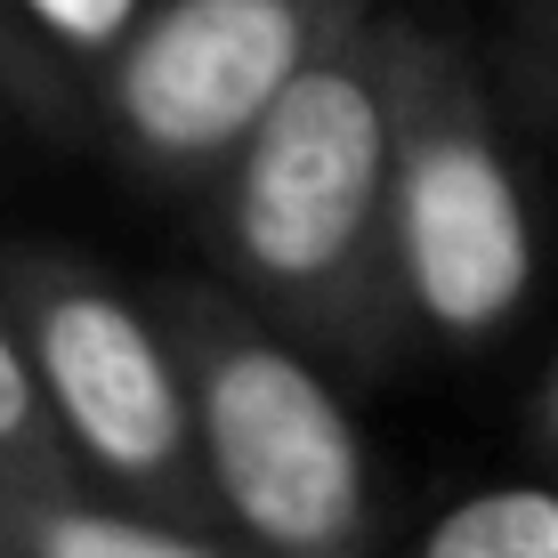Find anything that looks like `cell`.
<instances>
[{
    "label": "cell",
    "instance_id": "30bf717a",
    "mask_svg": "<svg viewBox=\"0 0 558 558\" xmlns=\"http://www.w3.org/2000/svg\"><path fill=\"white\" fill-rule=\"evenodd\" d=\"M494 82H502L518 122L558 130V0H518L510 9L502 49H494Z\"/></svg>",
    "mask_w": 558,
    "mask_h": 558
},
{
    "label": "cell",
    "instance_id": "8992f818",
    "mask_svg": "<svg viewBox=\"0 0 558 558\" xmlns=\"http://www.w3.org/2000/svg\"><path fill=\"white\" fill-rule=\"evenodd\" d=\"M0 558H252L219 526L154 518L82 477H0Z\"/></svg>",
    "mask_w": 558,
    "mask_h": 558
},
{
    "label": "cell",
    "instance_id": "5b68a950",
    "mask_svg": "<svg viewBox=\"0 0 558 558\" xmlns=\"http://www.w3.org/2000/svg\"><path fill=\"white\" fill-rule=\"evenodd\" d=\"M364 16L373 0H154L89 73V122L146 186L195 195Z\"/></svg>",
    "mask_w": 558,
    "mask_h": 558
},
{
    "label": "cell",
    "instance_id": "52a82bcc",
    "mask_svg": "<svg viewBox=\"0 0 558 558\" xmlns=\"http://www.w3.org/2000/svg\"><path fill=\"white\" fill-rule=\"evenodd\" d=\"M397 558H558V477L453 494L397 543Z\"/></svg>",
    "mask_w": 558,
    "mask_h": 558
},
{
    "label": "cell",
    "instance_id": "7a4b0ae2",
    "mask_svg": "<svg viewBox=\"0 0 558 558\" xmlns=\"http://www.w3.org/2000/svg\"><path fill=\"white\" fill-rule=\"evenodd\" d=\"M502 106V82L453 33L389 16V259L405 349L477 356L534 300L543 235Z\"/></svg>",
    "mask_w": 558,
    "mask_h": 558
},
{
    "label": "cell",
    "instance_id": "ba28073f",
    "mask_svg": "<svg viewBox=\"0 0 558 558\" xmlns=\"http://www.w3.org/2000/svg\"><path fill=\"white\" fill-rule=\"evenodd\" d=\"M0 477H73V453L49 421V397L33 380L25 340H16L9 292H0Z\"/></svg>",
    "mask_w": 558,
    "mask_h": 558
},
{
    "label": "cell",
    "instance_id": "9c48e42d",
    "mask_svg": "<svg viewBox=\"0 0 558 558\" xmlns=\"http://www.w3.org/2000/svg\"><path fill=\"white\" fill-rule=\"evenodd\" d=\"M0 98L16 113H33V122H57V130L89 122V82L25 25L16 0H0Z\"/></svg>",
    "mask_w": 558,
    "mask_h": 558
},
{
    "label": "cell",
    "instance_id": "7c38bea8",
    "mask_svg": "<svg viewBox=\"0 0 558 558\" xmlns=\"http://www.w3.org/2000/svg\"><path fill=\"white\" fill-rule=\"evenodd\" d=\"M526 429H534V446H543L558 461V364L543 373V389H534V405H526Z\"/></svg>",
    "mask_w": 558,
    "mask_h": 558
},
{
    "label": "cell",
    "instance_id": "3957f363",
    "mask_svg": "<svg viewBox=\"0 0 558 558\" xmlns=\"http://www.w3.org/2000/svg\"><path fill=\"white\" fill-rule=\"evenodd\" d=\"M162 316L186 349L210 518L252 558H373L380 477L324 356L259 316L235 283H170Z\"/></svg>",
    "mask_w": 558,
    "mask_h": 558
},
{
    "label": "cell",
    "instance_id": "8fae6325",
    "mask_svg": "<svg viewBox=\"0 0 558 558\" xmlns=\"http://www.w3.org/2000/svg\"><path fill=\"white\" fill-rule=\"evenodd\" d=\"M16 9H25V25L89 82V73L138 33V16L154 9V0H16Z\"/></svg>",
    "mask_w": 558,
    "mask_h": 558
},
{
    "label": "cell",
    "instance_id": "277c9868",
    "mask_svg": "<svg viewBox=\"0 0 558 558\" xmlns=\"http://www.w3.org/2000/svg\"><path fill=\"white\" fill-rule=\"evenodd\" d=\"M0 292L49 397V421L73 453V477L154 518L219 526L203 477L195 380L162 307H138L82 252H49V243L0 252Z\"/></svg>",
    "mask_w": 558,
    "mask_h": 558
},
{
    "label": "cell",
    "instance_id": "6da1fadb",
    "mask_svg": "<svg viewBox=\"0 0 558 558\" xmlns=\"http://www.w3.org/2000/svg\"><path fill=\"white\" fill-rule=\"evenodd\" d=\"M219 283L324 364L405 356L389 259V16H364L195 186Z\"/></svg>",
    "mask_w": 558,
    "mask_h": 558
}]
</instances>
